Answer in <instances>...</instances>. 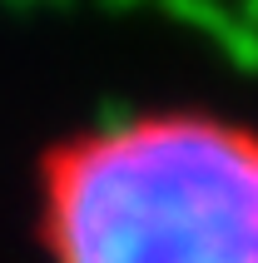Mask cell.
Masks as SVG:
<instances>
[{"instance_id":"6da1fadb","label":"cell","mask_w":258,"mask_h":263,"mask_svg":"<svg viewBox=\"0 0 258 263\" xmlns=\"http://www.w3.org/2000/svg\"><path fill=\"white\" fill-rule=\"evenodd\" d=\"M40 243L50 263H258V129L154 109L60 139Z\"/></svg>"}]
</instances>
